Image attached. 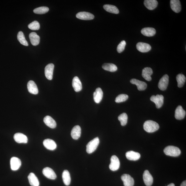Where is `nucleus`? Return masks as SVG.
I'll return each instance as SVG.
<instances>
[{
    "mask_svg": "<svg viewBox=\"0 0 186 186\" xmlns=\"http://www.w3.org/2000/svg\"><path fill=\"white\" fill-rule=\"evenodd\" d=\"M159 127L158 124L152 120H147L144 122V130L149 133H152L157 131Z\"/></svg>",
    "mask_w": 186,
    "mask_h": 186,
    "instance_id": "f257e3e1",
    "label": "nucleus"
},
{
    "mask_svg": "<svg viewBox=\"0 0 186 186\" xmlns=\"http://www.w3.org/2000/svg\"><path fill=\"white\" fill-rule=\"evenodd\" d=\"M164 154L168 156L173 157L179 156L181 154V151L179 148L174 146H168L164 150Z\"/></svg>",
    "mask_w": 186,
    "mask_h": 186,
    "instance_id": "f03ea898",
    "label": "nucleus"
},
{
    "mask_svg": "<svg viewBox=\"0 0 186 186\" xmlns=\"http://www.w3.org/2000/svg\"><path fill=\"white\" fill-rule=\"evenodd\" d=\"M99 144V137H96L88 143L86 145V151L89 154L92 153L96 150Z\"/></svg>",
    "mask_w": 186,
    "mask_h": 186,
    "instance_id": "7ed1b4c3",
    "label": "nucleus"
},
{
    "mask_svg": "<svg viewBox=\"0 0 186 186\" xmlns=\"http://www.w3.org/2000/svg\"><path fill=\"white\" fill-rule=\"evenodd\" d=\"M120 166V162L118 158L115 155L112 156L111 158V163L109 166L110 169L113 171H116L119 169Z\"/></svg>",
    "mask_w": 186,
    "mask_h": 186,
    "instance_id": "20e7f679",
    "label": "nucleus"
},
{
    "mask_svg": "<svg viewBox=\"0 0 186 186\" xmlns=\"http://www.w3.org/2000/svg\"><path fill=\"white\" fill-rule=\"evenodd\" d=\"M150 100L155 104L157 108L159 109L164 104V97L162 95H154L151 97Z\"/></svg>",
    "mask_w": 186,
    "mask_h": 186,
    "instance_id": "39448f33",
    "label": "nucleus"
},
{
    "mask_svg": "<svg viewBox=\"0 0 186 186\" xmlns=\"http://www.w3.org/2000/svg\"><path fill=\"white\" fill-rule=\"evenodd\" d=\"M169 77L167 75H165L160 79L158 83V87L162 91L166 90L169 84Z\"/></svg>",
    "mask_w": 186,
    "mask_h": 186,
    "instance_id": "423d86ee",
    "label": "nucleus"
},
{
    "mask_svg": "<svg viewBox=\"0 0 186 186\" xmlns=\"http://www.w3.org/2000/svg\"><path fill=\"white\" fill-rule=\"evenodd\" d=\"M42 173L48 179L55 180L57 178V175L54 171L49 167L44 168L42 170Z\"/></svg>",
    "mask_w": 186,
    "mask_h": 186,
    "instance_id": "0eeeda50",
    "label": "nucleus"
},
{
    "mask_svg": "<svg viewBox=\"0 0 186 186\" xmlns=\"http://www.w3.org/2000/svg\"><path fill=\"white\" fill-rule=\"evenodd\" d=\"M143 179L145 184L147 186H151L153 183V178L147 170H145L144 173Z\"/></svg>",
    "mask_w": 186,
    "mask_h": 186,
    "instance_id": "6e6552de",
    "label": "nucleus"
},
{
    "mask_svg": "<svg viewBox=\"0 0 186 186\" xmlns=\"http://www.w3.org/2000/svg\"><path fill=\"white\" fill-rule=\"evenodd\" d=\"M121 179L123 182L124 186H133L134 181L133 178L128 174H124L122 175Z\"/></svg>",
    "mask_w": 186,
    "mask_h": 186,
    "instance_id": "1a4fd4ad",
    "label": "nucleus"
},
{
    "mask_svg": "<svg viewBox=\"0 0 186 186\" xmlns=\"http://www.w3.org/2000/svg\"><path fill=\"white\" fill-rule=\"evenodd\" d=\"M54 65L53 63H50L46 66L45 69L46 77L49 80H52V79L53 70Z\"/></svg>",
    "mask_w": 186,
    "mask_h": 186,
    "instance_id": "9d476101",
    "label": "nucleus"
},
{
    "mask_svg": "<svg viewBox=\"0 0 186 186\" xmlns=\"http://www.w3.org/2000/svg\"><path fill=\"white\" fill-rule=\"evenodd\" d=\"M136 47L139 51L142 52H146L151 50V46L147 43L139 42L137 43Z\"/></svg>",
    "mask_w": 186,
    "mask_h": 186,
    "instance_id": "9b49d317",
    "label": "nucleus"
},
{
    "mask_svg": "<svg viewBox=\"0 0 186 186\" xmlns=\"http://www.w3.org/2000/svg\"><path fill=\"white\" fill-rule=\"evenodd\" d=\"M11 169L13 171H16L19 169L21 166V160L19 158L13 157L11 160Z\"/></svg>",
    "mask_w": 186,
    "mask_h": 186,
    "instance_id": "f8f14e48",
    "label": "nucleus"
},
{
    "mask_svg": "<svg viewBox=\"0 0 186 186\" xmlns=\"http://www.w3.org/2000/svg\"><path fill=\"white\" fill-rule=\"evenodd\" d=\"M76 17L78 19L83 20H91L94 19V15L90 12H80L76 15Z\"/></svg>",
    "mask_w": 186,
    "mask_h": 186,
    "instance_id": "ddd939ff",
    "label": "nucleus"
},
{
    "mask_svg": "<svg viewBox=\"0 0 186 186\" xmlns=\"http://www.w3.org/2000/svg\"><path fill=\"white\" fill-rule=\"evenodd\" d=\"M130 83L136 85L137 90L139 91L144 90L147 88V84L144 81H141L136 79H132L130 80Z\"/></svg>",
    "mask_w": 186,
    "mask_h": 186,
    "instance_id": "4468645a",
    "label": "nucleus"
},
{
    "mask_svg": "<svg viewBox=\"0 0 186 186\" xmlns=\"http://www.w3.org/2000/svg\"><path fill=\"white\" fill-rule=\"evenodd\" d=\"M14 138L15 141L19 144H26L28 142L27 137L25 134L20 133L15 134Z\"/></svg>",
    "mask_w": 186,
    "mask_h": 186,
    "instance_id": "2eb2a0df",
    "label": "nucleus"
},
{
    "mask_svg": "<svg viewBox=\"0 0 186 186\" xmlns=\"http://www.w3.org/2000/svg\"><path fill=\"white\" fill-rule=\"evenodd\" d=\"M186 112L181 106H178L175 110V117L176 119L181 120L184 118Z\"/></svg>",
    "mask_w": 186,
    "mask_h": 186,
    "instance_id": "dca6fc26",
    "label": "nucleus"
},
{
    "mask_svg": "<svg viewBox=\"0 0 186 186\" xmlns=\"http://www.w3.org/2000/svg\"><path fill=\"white\" fill-rule=\"evenodd\" d=\"M170 6L173 11L179 13L181 9V6L179 0H171L170 2Z\"/></svg>",
    "mask_w": 186,
    "mask_h": 186,
    "instance_id": "f3484780",
    "label": "nucleus"
},
{
    "mask_svg": "<svg viewBox=\"0 0 186 186\" xmlns=\"http://www.w3.org/2000/svg\"><path fill=\"white\" fill-rule=\"evenodd\" d=\"M43 144L46 148L50 150H54L57 147V144L56 142L50 139L45 140L43 142Z\"/></svg>",
    "mask_w": 186,
    "mask_h": 186,
    "instance_id": "a211bd4d",
    "label": "nucleus"
},
{
    "mask_svg": "<svg viewBox=\"0 0 186 186\" xmlns=\"http://www.w3.org/2000/svg\"><path fill=\"white\" fill-rule=\"evenodd\" d=\"M27 86L28 91L30 93L37 95L39 93L37 86L34 81H29L27 83Z\"/></svg>",
    "mask_w": 186,
    "mask_h": 186,
    "instance_id": "6ab92c4d",
    "label": "nucleus"
},
{
    "mask_svg": "<svg viewBox=\"0 0 186 186\" xmlns=\"http://www.w3.org/2000/svg\"><path fill=\"white\" fill-rule=\"evenodd\" d=\"M103 93L101 89L98 88L96 89L93 93V99L95 102L97 103H100L103 99Z\"/></svg>",
    "mask_w": 186,
    "mask_h": 186,
    "instance_id": "aec40b11",
    "label": "nucleus"
},
{
    "mask_svg": "<svg viewBox=\"0 0 186 186\" xmlns=\"http://www.w3.org/2000/svg\"><path fill=\"white\" fill-rule=\"evenodd\" d=\"M153 70L150 67H146L142 70V75L145 79L147 81H150L152 79L151 76L152 74Z\"/></svg>",
    "mask_w": 186,
    "mask_h": 186,
    "instance_id": "412c9836",
    "label": "nucleus"
},
{
    "mask_svg": "<svg viewBox=\"0 0 186 186\" xmlns=\"http://www.w3.org/2000/svg\"><path fill=\"white\" fill-rule=\"evenodd\" d=\"M72 86L74 90L76 92L80 91L82 89V85L79 79L77 77H75L73 79Z\"/></svg>",
    "mask_w": 186,
    "mask_h": 186,
    "instance_id": "4be33fe9",
    "label": "nucleus"
},
{
    "mask_svg": "<svg viewBox=\"0 0 186 186\" xmlns=\"http://www.w3.org/2000/svg\"><path fill=\"white\" fill-rule=\"evenodd\" d=\"M81 128L79 126H76L71 130V135L72 138L74 140H78L80 137Z\"/></svg>",
    "mask_w": 186,
    "mask_h": 186,
    "instance_id": "5701e85b",
    "label": "nucleus"
},
{
    "mask_svg": "<svg viewBox=\"0 0 186 186\" xmlns=\"http://www.w3.org/2000/svg\"><path fill=\"white\" fill-rule=\"evenodd\" d=\"M44 122L50 128L54 129L56 127V122L50 116H46L44 119Z\"/></svg>",
    "mask_w": 186,
    "mask_h": 186,
    "instance_id": "b1692460",
    "label": "nucleus"
},
{
    "mask_svg": "<svg viewBox=\"0 0 186 186\" xmlns=\"http://www.w3.org/2000/svg\"><path fill=\"white\" fill-rule=\"evenodd\" d=\"M127 158L130 160L136 161L140 157L141 155L138 152L131 151L127 152L126 154Z\"/></svg>",
    "mask_w": 186,
    "mask_h": 186,
    "instance_id": "393cba45",
    "label": "nucleus"
},
{
    "mask_svg": "<svg viewBox=\"0 0 186 186\" xmlns=\"http://www.w3.org/2000/svg\"><path fill=\"white\" fill-rule=\"evenodd\" d=\"M141 32L145 36L152 37L156 34V30L154 28L146 27L143 29L141 30Z\"/></svg>",
    "mask_w": 186,
    "mask_h": 186,
    "instance_id": "a878e982",
    "label": "nucleus"
},
{
    "mask_svg": "<svg viewBox=\"0 0 186 186\" xmlns=\"http://www.w3.org/2000/svg\"><path fill=\"white\" fill-rule=\"evenodd\" d=\"M144 4L148 9L152 10L157 7L158 2L156 0H145Z\"/></svg>",
    "mask_w": 186,
    "mask_h": 186,
    "instance_id": "bb28decb",
    "label": "nucleus"
},
{
    "mask_svg": "<svg viewBox=\"0 0 186 186\" xmlns=\"http://www.w3.org/2000/svg\"><path fill=\"white\" fill-rule=\"evenodd\" d=\"M29 38L30 42L33 46H37L39 44L40 38L36 33L32 32L30 33Z\"/></svg>",
    "mask_w": 186,
    "mask_h": 186,
    "instance_id": "cd10ccee",
    "label": "nucleus"
},
{
    "mask_svg": "<svg viewBox=\"0 0 186 186\" xmlns=\"http://www.w3.org/2000/svg\"><path fill=\"white\" fill-rule=\"evenodd\" d=\"M28 178L30 185L32 186H39V179L34 173H30Z\"/></svg>",
    "mask_w": 186,
    "mask_h": 186,
    "instance_id": "c85d7f7f",
    "label": "nucleus"
},
{
    "mask_svg": "<svg viewBox=\"0 0 186 186\" xmlns=\"http://www.w3.org/2000/svg\"><path fill=\"white\" fill-rule=\"evenodd\" d=\"M62 178L63 182L65 185L67 186L69 185L71 182V177L69 172L67 170L63 171Z\"/></svg>",
    "mask_w": 186,
    "mask_h": 186,
    "instance_id": "c756f323",
    "label": "nucleus"
},
{
    "mask_svg": "<svg viewBox=\"0 0 186 186\" xmlns=\"http://www.w3.org/2000/svg\"><path fill=\"white\" fill-rule=\"evenodd\" d=\"M103 8L106 11L111 13L118 14L119 11L117 8L114 6L110 5H105L103 6Z\"/></svg>",
    "mask_w": 186,
    "mask_h": 186,
    "instance_id": "7c9ffc66",
    "label": "nucleus"
},
{
    "mask_svg": "<svg viewBox=\"0 0 186 186\" xmlns=\"http://www.w3.org/2000/svg\"><path fill=\"white\" fill-rule=\"evenodd\" d=\"M102 68L104 70L111 72H115L118 69L116 65L111 63H104L102 66Z\"/></svg>",
    "mask_w": 186,
    "mask_h": 186,
    "instance_id": "2f4dec72",
    "label": "nucleus"
},
{
    "mask_svg": "<svg viewBox=\"0 0 186 186\" xmlns=\"http://www.w3.org/2000/svg\"><path fill=\"white\" fill-rule=\"evenodd\" d=\"M178 87L181 88L184 86L186 81V77L182 74H179L176 77Z\"/></svg>",
    "mask_w": 186,
    "mask_h": 186,
    "instance_id": "473e14b6",
    "label": "nucleus"
},
{
    "mask_svg": "<svg viewBox=\"0 0 186 186\" xmlns=\"http://www.w3.org/2000/svg\"><path fill=\"white\" fill-rule=\"evenodd\" d=\"M17 39L20 44L25 46H29V44L25 39L24 33L21 31L19 32L17 35Z\"/></svg>",
    "mask_w": 186,
    "mask_h": 186,
    "instance_id": "72a5a7b5",
    "label": "nucleus"
},
{
    "mask_svg": "<svg viewBox=\"0 0 186 186\" xmlns=\"http://www.w3.org/2000/svg\"><path fill=\"white\" fill-rule=\"evenodd\" d=\"M49 11V8L47 7H41L34 9L33 12L35 14H42L47 13Z\"/></svg>",
    "mask_w": 186,
    "mask_h": 186,
    "instance_id": "f704fd0d",
    "label": "nucleus"
},
{
    "mask_svg": "<svg viewBox=\"0 0 186 186\" xmlns=\"http://www.w3.org/2000/svg\"><path fill=\"white\" fill-rule=\"evenodd\" d=\"M119 120L122 126L126 125L128 120V116L125 113H122L118 117Z\"/></svg>",
    "mask_w": 186,
    "mask_h": 186,
    "instance_id": "c9c22d12",
    "label": "nucleus"
},
{
    "mask_svg": "<svg viewBox=\"0 0 186 186\" xmlns=\"http://www.w3.org/2000/svg\"><path fill=\"white\" fill-rule=\"evenodd\" d=\"M129 96L126 94H120L115 99L116 102L120 103L125 101L128 99Z\"/></svg>",
    "mask_w": 186,
    "mask_h": 186,
    "instance_id": "e433bc0d",
    "label": "nucleus"
},
{
    "mask_svg": "<svg viewBox=\"0 0 186 186\" xmlns=\"http://www.w3.org/2000/svg\"><path fill=\"white\" fill-rule=\"evenodd\" d=\"M28 27L32 30H38L40 29V26L39 22L34 21L28 25Z\"/></svg>",
    "mask_w": 186,
    "mask_h": 186,
    "instance_id": "4c0bfd02",
    "label": "nucleus"
},
{
    "mask_svg": "<svg viewBox=\"0 0 186 186\" xmlns=\"http://www.w3.org/2000/svg\"><path fill=\"white\" fill-rule=\"evenodd\" d=\"M126 45L125 41L123 40L119 44L117 48V52L119 53L123 52L125 49Z\"/></svg>",
    "mask_w": 186,
    "mask_h": 186,
    "instance_id": "58836bf2",
    "label": "nucleus"
},
{
    "mask_svg": "<svg viewBox=\"0 0 186 186\" xmlns=\"http://www.w3.org/2000/svg\"><path fill=\"white\" fill-rule=\"evenodd\" d=\"M180 186H186V181H184L183 182Z\"/></svg>",
    "mask_w": 186,
    "mask_h": 186,
    "instance_id": "ea45409f",
    "label": "nucleus"
},
{
    "mask_svg": "<svg viewBox=\"0 0 186 186\" xmlns=\"http://www.w3.org/2000/svg\"><path fill=\"white\" fill-rule=\"evenodd\" d=\"M167 186H175V185L173 183H171V184L168 185Z\"/></svg>",
    "mask_w": 186,
    "mask_h": 186,
    "instance_id": "a19ab883",
    "label": "nucleus"
}]
</instances>
